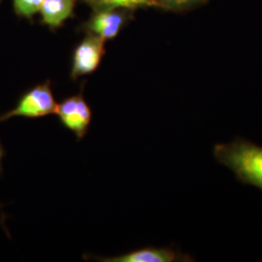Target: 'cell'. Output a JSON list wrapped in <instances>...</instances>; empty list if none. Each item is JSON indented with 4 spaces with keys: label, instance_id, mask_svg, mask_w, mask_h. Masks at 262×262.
Here are the masks:
<instances>
[{
    "label": "cell",
    "instance_id": "obj_4",
    "mask_svg": "<svg viewBox=\"0 0 262 262\" xmlns=\"http://www.w3.org/2000/svg\"><path fill=\"white\" fill-rule=\"evenodd\" d=\"M105 40L97 35H91L75 48L72 56L70 77L76 81L82 76L93 74L100 66L106 53Z\"/></svg>",
    "mask_w": 262,
    "mask_h": 262
},
{
    "label": "cell",
    "instance_id": "obj_8",
    "mask_svg": "<svg viewBox=\"0 0 262 262\" xmlns=\"http://www.w3.org/2000/svg\"><path fill=\"white\" fill-rule=\"evenodd\" d=\"M43 0H13L14 9L20 17L31 18L40 12Z\"/></svg>",
    "mask_w": 262,
    "mask_h": 262
},
{
    "label": "cell",
    "instance_id": "obj_3",
    "mask_svg": "<svg viewBox=\"0 0 262 262\" xmlns=\"http://www.w3.org/2000/svg\"><path fill=\"white\" fill-rule=\"evenodd\" d=\"M56 114L61 125L75 134L77 141L83 140L93 120V110L83 93L71 95L57 104Z\"/></svg>",
    "mask_w": 262,
    "mask_h": 262
},
{
    "label": "cell",
    "instance_id": "obj_1",
    "mask_svg": "<svg viewBox=\"0 0 262 262\" xmlns=\"http://www.w3.org/2000/svg\"><path fill=\"white\" fill-rule=\"evenodd\" d=\"M214 156L241 182L262 189V147L238 138L215 145Z\"/></svg>",
    "mask_w": 262,
    "mask_h": 262
},
{
    "label": "cell",
    "instance_id": "obj_11",
    "mask_svg": "<svg viewBox=\"0 0 262 262\" xmlns=\"http://www.w3.org/2000/svg\"><path fill=\"white\" fill-rule=\"evenodd\" d=\"M4 157H5V150H4V148H3L2 144H1V141H0V174L3 171V168H2V160L4 159Z\"/></svg>",
    "mask_w": 262,
    "mask_h": 262
},
{
    "label": "cell",
    "instance_id": "obj_2",
    "mask_svg": "<svg viewBox=\"0 0 262 262\" xmlns=\"http://www.w3.org/2000/svg\"><path fill=\"white\" fill-rule=\"evenodd\" d=\"M56 103L52 91L51 82L37 84L23 94L16 106L0 116V122L13 118H26L30 120L41 119L56 114Z\"/></svg>",
    "mask_w": 262,
    "mask_h": 262
},
{
    "label": "cell",
    "instance_id": "obj_6",
    "mask_svg": "<svg viewBox=\"0 0 262 262\" xmlns=\"http://www.w3.org/2000/svg\"><path fill=\"white\" fill-rule=\"evenodd\" d=\"M122 16L113 11H102L94 16L90 24V29L103 40L116 37L122 28Z\"/></svg>",
    "mask_w": 262,
    "mask_h": 262
},
{
    "label": "cell",
    "instance_id": "obj_5",
    "mask_svg": "<svg viewBox=\"0 0 262 262\" xmlns=\"http://www.w3.org/2000/svg\"><path fill=\"white\" fill-rule=\"evenodd\" d=\"M84 259L91 258L101 262H176L191 261V257L186 253L170 248L146 247L134 250L113 257H100L92 254H84Z\"/></svg>",
    "mask_w": 262,
    "mask_h": 262
},
{
    "label": "cell",
    "instance_id": "obj_10",
    "mask_svg": "<svg viewBox=\"0 0 262 262\" xmlns=\"http://www.w3.org/2000/svg\"><path fill=\"white\" fill-rule=\"evenodd\" d=\"M166 1L169 4L171 5H175V6H182V5H185L188 2H190L191 0H164Z\"/></svg>",
    "mask_w": 262,
    "mask_h": 262
},
{
    "label": "cell",
    "instance_id": "obj_9",
    "mask_svg": "<svg viewBox=\"0 0 262 262\" xmlns=\"http://www.w3.org/2000/svg\"><path fill=\"white\" fill-rule=\"evenodd\" d=\"M98 3L108 7H122V8H138L145 6L158 5L156 0H96Z\"/></svg>",
    "mask_w": 262,
    "mask_h": 262
},
{
    "label": "cell",
    "instance_id": "obj_7",
    "mask_svg": "<svg viewBox=\"0 0 262 262\" xmlns=\"http://www.w3.org/2000/svg\"><path fill=\"white\" fill-rule=\"evenodd\" d=\"M73 8L74 0H43L40 12L46 25L56 28L71 16Z\"/></svg>",
    "mask_w": 262,
    "mask_h": 262
}]
</instances>
